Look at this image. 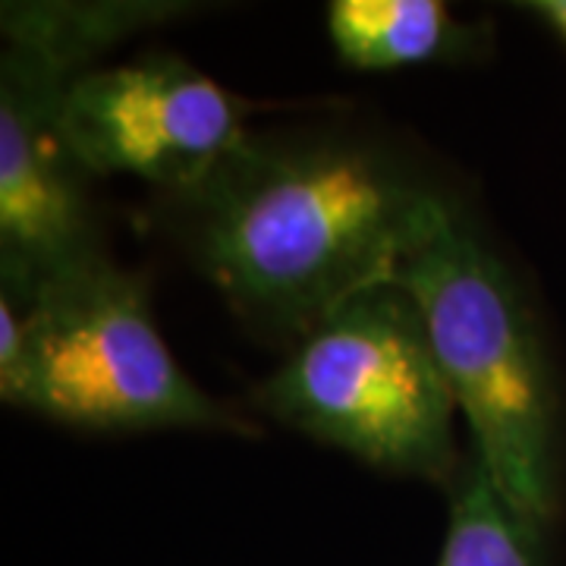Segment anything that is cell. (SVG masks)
<instances>
[{
  "instance_id": "obj_7",
  "label": "cell",
  "mask_w": 566,
  "mask_h": 566,
  "mask_svg": "<svg viewBox=\"0 0 566 566\" xmlns=\"http://www.w3.org/2000/svg\"><path fill=\"white\" fill-rule=\"evenodd\" d=\"M327 39L349 70L394 73L457 61L475 35L441 0H334Z\"/></svg>"
},
{
  "instance_id": "obj_3",
  "label": "cell",
  "mask_w": 566,
  "mask_h": 566,
  "mask_svg": "<svg viewBox=\"0 0 566 566\" xmlns=\"http://www.w3.org/2000/svg\"><path fill=\"white\" fill-rule=\"evenodd\" d=\"M0 400L85 431L255 434L182 371L142 277L104 255L29 305L0 296Z\"/></svg>"
},
{
  "instance_id": "obj_8",
  "label": "cell",
  "mask_w": 566,
  "mask_h": 566,
  "mask_svg": "<svg viewBox=\"0 0 566 566\" xmlns=\"http://www.w3.org/2000/svg\"><path fill=\"white\" fill-rule=\"evenodd\" d=\"M186 7L148 0L107 3H3V44L29 61L76 80L92 61L133 32L180 17Z\"/></svg>"
},
{
  "instance_id": "obj_2",
  "label": "cell",
  "mask_w": 566,
  "mask_h": 566,
  "mask_svg": "<svg viewBox=\"0 0 566 566\" xmlns=\"http://www.w3.org/2000/svg\"><path fill=\"white\" fill-rule=\"evenodd\" d=\"M394 281L422 312L472 457L510 504L551 526L560 513V400L520 281L457 205Z\"/></svg>"
},
{
  "instance_id": "obj_5",
  "label": "cell",
  "mask_w": 566,
  "mask_h": 566,
  "mask_svg": "<svg viewBox=\"0 0 566 566\" xmlns=\"http://www.w3.org/2000/svg\"><path fill=\"white\" fill-rule=\"evenodd\" d=\"M245 104L174 54L92 66L57 102V126L88 177H139L170 196L205 182L249 136Z\"/></svg>"
},
{
  "instance_id": "obj_4",
  "label": "cell",
  "mask_w": 566,
  "mask_h": 566,
  "mask_svg": "<svg viewBox=\"0 0 566 566\" xmlns=\"http://www.w3.org/2000/svg\"><path fill=\"white\" fill-rule=\"evenodd\" d=\"M255 400L271 419L390 475L450 488L465 463L457 400L422 312L397 281L349 296L312 324Z\"/></svg>"
},
{
  "instance_id": "obj_9",
  "label": "cell",
  "mask_w": 566,
  "mask_h": 566,
  "mask_svg": "<svg viewBox=\"0 0 566 566\" xmlns=\"http://www.w3.org/2000/svg\"><path fill=\"white\" fill-rule=\"evenodd\" d=\"M447 491L450 513L438 566H547V526L510 504L472 453Z\"/></svg>"
},
{
  "instance_id": "obj_1",
  "label": "cell",
  "mask_w": 566,
  "mask_h": 566,
  "mask_svg": "<svg viewBox=\"0 0 566 566\" xmlns=\"http://www.w3.org/2000/svg\"><path fill=\"white\" fill-rule=\"evenodd\" d=\"M174 199L208 281L290 344L349 296L394 281L453 208L385 145L346 133H249Z\"/></svg>"
},
{
  "instance_id": "obj_10",
  "label": "cell",
  "mask_w": 566,
  "mask_h": 566,
  "mask_svg": "<svg viewBox=\"0 0 566 566\" xmlns=\"http://www.w3.org/2000/svg\"><path fill=\"white\" fill-rule=\"evenodd\" d=\"M526 10H532L538 20H545L566 44V0H535V3H526Z\"/></svg>"
},
{
  "instance_id": "obj_6",
  "label": "cell",
  "mask_w": 566,
  "mask_h": 566,
  "mask_svg": "<svg viewBox=\"0 0 566 566\" xmlns=\"http://www.w3.org/2000/svg\"><path fill=\"white\" fill-rule=\"evenodd\" d=\"M66 76L17 51L0 63V296L29 305L48 283L104 255L88 174L57 126Z\"/></svg>"
}]
</instances>
